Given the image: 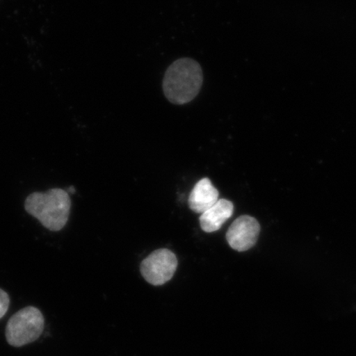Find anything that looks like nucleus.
<instances>
[{
    "label": "nucleus",
    "instance_id": "f257e3e1",
    "mask_svg": "<svg viewBox=\"0 0 356 356\" xmlns=\"http://www.w3.org/2000/svg\"><path fill=\"white\" fill-rule=\"evenodd\" d=\"M203 79V71L197 60L181 58L173 62L164 74V95L172 104H188L199 95Z\"/></svg>",
    "mask_w": 356,
    "mask_h": 356
},
{
    "label": "nucleus",
    "instance_id": "f03ea898",
    "mask_svg": "<svg viewBox=\"0 0 356 356\" xmlns=\"http://www.w3.org/2000/svg\"><path fill=\"white\" fill-rule=\"evenodd\" d=\"M25 210L49 230L60 231L68 222L71 200L63 189L54 188L47 193H33L25 200Z\"/></svg>",
    "mask_w": 356,
    "mask_h": 356
},
{
    "label": "nucleus",
    "instance_id": "7ed1b4c3",
    "mask_svg": "<svg viewBox=\"0 0 356 356\" xmlns=\"http://www.w3.org/2000/svg\"><path fill=\"white\" fill-rule=\"evenodd\" d=\"M44 327L42 312L33 306L26 307L8 320L6 330L7 342L13 347L32 343L41 337Z\"/></svg>",
    "mask_w": 356,
    "mask_h": 356
},
{
    "label": "nucleus",
    "instance_id": "20e7f679",
    "mask_svg": "<svg viewBox=\"0 0 356 356\" xmlns=\"http://www.w3.org/2000/svg\"><path fill=\"white\" fill-rule=\"evenodd\" d=\"M177 267V257L168 249H159L145 258L140 265L142 275L153 286H163L175 275Z\"/></svg>",
    "mask_w": 356,
    "mask_h": 356
},
{
    "label": "nucleus",
    "instance_id": "39448f33",
    "mask_svg": "<svg viewBox=\"0 0 356 356\" xmlns=\"http://www.w3.org/2000/svg\"><path fill=\"white\" fill-rule=\"evenodd\" d=\"M261 227L255 218L243 216L235 220L226 234L227 242L238 252L252 248L257 242Z\"/></svg>",
    "mask_w": 356,
    "mask_h": 356
},
{
    "label": "nucleus",
    "instance_id": "423d86ee",
    "mask_svg": "<svg viewBox=\"0 0 356 356\" xmlns=\"http://www.w3.org/2000/svg\"><path fill=\"white\" fill-rule=\"evenodd\" d=\"M219 191L213 186L210 179L204 177L195 185L188 199L191 211L203 213L219 200Z\"/></svg>",
    "mask_w": 356,
    "mask_h": 356
},
{
    "label": "nucleus",
    "instance_id": "0eeeda50",
    "mask_svg": "<svg viewBox=\"0 0 356 356\" xmlns=\"http://www.w3.org/2000/svg\"><path fill=\"white\" fill-rule=\"evenodd\" d=\"M233 213L234 204L228 200L220 199L200 216V227L204 232H216L233 216Z\"/></svg>",
    "mask_w": 356,
    "mask_h": 356
},
{
    "label": "nucleus",
    "instance_id": "6e6552de",
    "mask_svg": "<svg viewBox=\"0 0 356 356\" xmlns=\"http://www.w3.org/2000/svg\"><path fill=\"white\" fill-rule=\"evenodd\" d=\"M10 299L8 293L0 289V319L4 317L10 307Z\"/></svg>",
    "mask_w": 356,
    "mask_h": 356
},
{
    "label": "nucleus",
    "instance_id": "1a4fd4ad",
    "mask_svg": "<svg viewBox=\"0 0 356 356\" xmlns=\"http://www.w3.org/2000/svg\"><path fill=\"white\" fill-rule=\"evenodd\" d=\"M70 191V193H75V189L74 188V186H70V188H68V191Z\"/></svg>",
    "mask_w": 356,
    "mask_h": 356
}]
</instances>
